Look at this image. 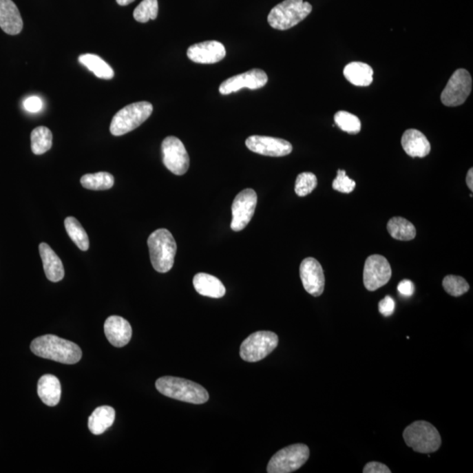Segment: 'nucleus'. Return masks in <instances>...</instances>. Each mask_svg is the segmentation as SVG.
<instances>
[{
	"instance_id": "5701e85b",
	"label": "nucleus",
	"mask_w": 473,
	"mask_h": 473,
	"mask_svg": "<svg viewBox=\"0 0 473 473\" xmlns=\"http://www.w3.org/2000/svg\"><path fill=\"white\" fill-rule=\"evenodd\" d=\"M344 76L353 85L369 86L372 83L373 70L365 63L353 62L344 67Z\"/></svg>"
},
{
	"instance_id": "c756f323",
	"label": "nucleus",
	"mask_w": 473,
	"mask_h": 473,
	"mask_svg": "<svg viewBox=\"0 0 473 473\" xmlns=\"http://www.w3.org/2000/svg\"><path fill=\"white\" fill-rule=\"evenodd\" d=\"M335 123L341 130L350 134H359L361 130V122L357 116L350 112L340 111L334 116Z\"/></svg>"
},
{
	"instance_id": "b1692460",
	"label": "nucleus",
	"mask_w": 473,
	"mask_h": 473,
	"mask_svg": "<svg viewBox=\"0 0 473 473\" xmlns=\"http://www.w3.org/2000/svg\"><path fill=\"white\" fill-rule=\"evenodd\" d=\"M115 410L110 406L96 408L88 421L90 431L94 435H101L112 427L115 420Z\"/></svg>"
},
{
	"instance_id": "1a4fd4ad",
	"label": "nucleus",
	"mask_w": 473,
	"mask_h": 473,
	"mask_svg": "<svg viewBox=\"0 0 473 473\" xmlns=\"http://www.w3.org/2000/svg\"><path fill=\"white\" fill-rule=\"evenodd\" d=\"M472 80L467 70H456L441 94V101L450 107L464 104L472 92Z\"/></svg>"
},
{
	"instance_id": "dca6fc26",
	"label": "nucleus",
	"mask_w": 473,
	"mask_h": 473,
	"mask_svg": "<svg viewBox=\"0 0 473 473\" xmlns=\"http://www.w3.org/2000/svg\"><path fill=\"white\" fill-rule=\"evenodd\" d=\"M227 54L223 44L217 41H208L192 45L187 51V56L196 63L213 64L220 62Z\"/></svg>"
},
{
	"instance_id": "9d476101",
	"label": "nucleus",
	"mask_w": 473,
	"mask_h": 473,
	"mask_svg": "<svg viewBox=\"0 0 473 473\" xmlns=\"http://www.w3.org/2000/svg\"><path fill=\"white\" fill-rule=\"evenodd\" d=\"M163 164L170 172L183 176L189 167V156L185 145L178 138L167 137L162 144Z\"/></svg>"
},
{
	"instance_id": "393cba45",
	"label": "nucleus",
	"mask_w": 473,
	"mask_h": 473,
	"mask_svg": "<svg viewBox=\"0 0 473 473\" xmlns=\"http://www.w3.org/2000/svg\"><path fill=\"white\" fill-rule=\"evenodd\" d=\"M79 63L91 70L98 78L110 80L114 78V72L101 57L92 54H82L78 58Z\"/></svg>"
},
{
	"instance_id": "f8f14e48",
	"label": "nucleus",
	"mask_w": 473,
	"mask_h": 473,
	"mask_svg": "<svg viewBox=\"0 0 473 473\" xmlns=\"http://www.w3.org/2000/svg\"><path fill=\"white\" fill-rule=\"evenodd\" d=\"M257 201L256 192L252 189H244L236 196L231 206V230L240 231L246 227L255 212Z\"/></svg>"
},
{
	"instance_id": "7ed1b4c3",
	"label": "nucleus",
	"mask_w": 473,
	"mask_h": 473,
	"mask_svg": "<svg viewBox=\"0 0 473 473\" xmlns=\"http://www.w3.org/2000/svg\"><path fill=\"white\" fill-rule=\"evenodd\" d=\"M150 260L153 268L159 273H167L175 263L177 246L169 230L158 229L147 240Z\"/></svg>"
},
{
	"instance_id": "c9c22d12",
	"label": "nucleus",
	"mask_w": 473,
	"mask_h": 473,
	"mask_svg": "<svg viewBox=\"0 0 473 473\" xmlns=\"http://www.w3.org/2000/svg\"><path fill=\"white\" fill-rule=\"evenodd\" d=\"M24 107L29 112H38L43 108V101L39 96H30L24 101Z\"/></svg>"
},
{
	"instance_id": "ddd939ff",
	"label": "nucleus",
	"mask_w": 473,
	"mask_h": 473,
	"mask_svg": "<svg viewBox=\"0 0 473 473\" xmlns=\"http://www.w3.org/2000/svg\"><path fill=\"white\" fill-rule=\"evenodd\" d=\"M268 81L269 77L265 72L253 69L225 80L220 86V92L222 95H229L244 88L258 90L265 86Z\"/></svg>"
},
{
	"instance_id": "20e7f679",
	"label": "nucleus",
	"mask_w": 473,
	"mask_h": 473,
	"mask_svg": "<svg viewBox=\"0 0 473 473\" xmlns=\"http://www.w3.org/2000/svg\"><path fill=\"white\" fill-rule=\"evenodd\" d=\"M312 6L304 0H284L270 11L268 21L273 28L288 30L306 19Z\"/></svg>"
},
{
	"instance_id": "2eb2a0df",
	"label": "nucleus",
	"mask_w": 473,
	"mask_h": 473,
	"mask_svg": "<svg viewBox=\"0 0 473 473\" xmlns=\"http://www.w3.org/2000/svg\"><path fill=\"white\" fill-rule=\"evenodd\" d=\"M300 277L305 291L313 297H320L324 291L325 278L323 268L318 260L308 257L300 265Z\"/></svg>"
},
{
	"instance_id": "58836bf2",
	"label": "nucleus",
	"mask_w": 473,
	"mask_h": 473,
	"mask_svg": "<svg viewBox=\"0 0 473 473\" xmlns=\"http://www.w3.org/2000/svg\"><path fill=\"white\" fill-rule=\"evenodd\" d=\"M466 185H467L468 188L471 189V191H473V169H469V171L467 173V176H466Z\"/></svg>"
},
{
	"instance_id": "39448f33",
	"label": "nucleus",
	"mask_w": 473,
	"mask_h": 473,
	"mask_svg": "<svg viewBox=\"0 0 473 473\" xmlns=\"http://www.w3.org/2000/svg\"><path fill=\"white\" fill-rule=\"evenodd\" d=\"M403 439L408 446L423 454L436 452L442 443L439 430L425 421H414L408 426Z\"/></svg>"
},
{
	"instance_id": "423d86ee",
	"label": "nucleus",
	"mask_w": 473,
	"mask_h": 473,
	"mask_svg": "<svg viewBox=\"0 0 473 473\" xmlns=\"http://www.w3.org/2000/svg\"><path fill=\"white\" fill-rule=\"evenodd\" d=\"M152 104L147 101L134 103L118 111L112 118L110 131L114 136H121L136 129L152 114Z\"/></svg>"
},
{
	"instance_id": "0eeeda50",
	"label": "nucleus",
	"mask_w": 473,
	"mask_h": 473,
	"mask_svg": "<svg viewBox=\"0 0 473 473\" xmlns=\"http://www.w3.org/2000/svg\"><path fill=\"white\" fill-rule=\"evenodd\" d=\"M310 458V449L302 443L286 447L270 459L269 473H291L297 471Z\"/></svg>"
},
{
	"instance_id": "2f4dec72",
	"label": "nucleus",
	"mask_w": 473,
	"mask_h": 473,
	"mask_svg": "<svg viewBox=\"0 0 473 473\" xmlns=\"http://www.w3.org/2000/svg\"><path fill=\"white\" fill-rule=\"evenodd\" d=\"M443 287L449 295L459 297L468 292L470 286L463 277L456 275H447L443 281Z\"/></svg>"
},
{
	"instance_id": "4468645a",
	"label": "nucleus",
	"mask_w": 473,
	"mask_h": 473,
	"mask_svg": "<svg viewBox=\"0 0 473 473\" xmlns=\"http://www.w3.org/2000/svg\"><path fill=\"white\" fill-rule=\"evenodd\" d=\"M246 146L253 153L271 157L288 156L293 150L291 143L287 140L260 135H253L247 138Z\"/></svg>"
},
{
	"instance_id": "e433bc0d",
	"label": "nucleus",
	"mask_w": 473,
	"mask_h": 473,
	"mask_svg": "<svg viewBox=\"0 0 473 473\" xmlns=\"http://www.w3.org/2000/svg\"><path fill=\"white\" fill-rule=\"evenodd\" d=\"M364 473H391L387 465L379 462H369L363 469Z\"/></svg>"
},
{
	"instance_id": "f257e3e1",
	"label": "nucleus",
	"mask_w": 473,
	"mask_h": 473,
	"mask_svg": "<svg viewBox=\"0 0 473 473\" xmlns=\"http://www.w3.org/2000/svg\"><path fill=\"white\" fill-rule=\"evenodd\" d=\"M30 348L35 355L54 361L72 365L82 358L81 348L72 341L54 335H44L33 340Z\"/></svg>"
},
{
	"instance_id": "cd10ccee",
	"label": "nucleus",
	"mask_w": 473,
	"mask_h": 473,
	"mask_svg": "<svg viewBox=\"0 0 473 473\" xmlns=\"http://www.w3.org/2000/svg\"><path fill=\"white\" fill-rule=\"evenodd\" d=\"M53 135L46 127L35 128L31 133V149L34 154L41 156L52 147Z\"/></svg>"
},
{
	"instance_id": "72a5a7b5",
	"label": "nucleus",
	"mask_w": 473,
	"mask_h": 473,
	"mask_svg": "<svg viewBox=\"0 0 473 473\" xmlns=\"http://www.w3.org/2000/svg\"><path fill=\"white\" fill-rule=\"evenodd\" d=\"M333 187L335 191L344 193V194H350L355 189L356 182L346 176V172L344 170L339 169L337 170V176L333 182Z\"/></svg>"
},
{
	"instance_id": "f03ea898",
	"label": "nucleus",
	"mask_w": 473,
	"mask_h": 473,
	"mask_svg": "<svg viewBox=\"0 0 473 473\" xmlns=\"http://www.w3.org/2000/svg\"><path fill=\"white\" fill-rule=\"evenodd\" d=\"M156 387L167 397L192 404H204L210 397L201 385L182 378L165 376L157 379Z\"/></svg>"
},
{
	"instance_id": "412c9836",
	"label": "nucleus",
	"mask_w": 473,
	"mask_h": 473,
	"mask_svg": "<svg viewBox=\"0 0 473 473\" xmlns=\"http://www.w3.org/2000/svg\"><path fill=\"white\" fill-rule=\"evenodd\" d=\"M37 392L39 397L47 406H56L62 395L59 379L52 375H43L39 379Z\"/></svg>"
},
{
	"instance_id": "a878e982",
	"label": "nucleus",
	"mask_w": 473,
	"mask_h": 473,
	"mask_svg": "<svg viewBox=\"0 0 473 473\" xmlns=\"http://www.w3.org/2000/svg\"><path fill=\"white\" fill-rule=\"evenodd\" d=\"M388 231L392 238L401 241H408L416 238L417 230L414 224L401 217L392 218L388 223Z\"/></svg>"
},
{
	"instance_id": "bb28decb",
	"label": "nucleus",
	"mask_w": 473,
	"mask_h": 473,
	"mask_svg": "<svg viewBox=\"0 0 473 473\" xmlns=\"http://www.w3.org/2000/svg\"><path fill=\"white\" fill-rule=\"evenodd\" d=\"M81 185L83 188L91 191H106L114 185V177L107 172L87 174L82 177Z\"/></svg>"
},
{
	"instance_id": "aec40b11",
	"label": "nucleus",
	"mask_w": 473,
	"mask_h": 473,
	"mask_svg": "<svg viewBox=\"0 0 473 473\" xmlns=\"http://www.w3.org/2000/svg\"><path fill=\"white\" fill-rule=\"evenodd\" d=\"M39 250H40L47 278L53 282L62 281L65 273L62 260L47 243H41L39 246Z\"/></svg>"
},
{
	"instance_id": "4be33fe9",
	"label": "nucleus",
	"mask_w": 473,
	"mask_h": 473,
	"mask_svg": "<svg viewBox=\"0 0 473 473\" xmlns=\"http://www.w3.org/2000/svg\"><path fill=\"white\" fill-rule=\"evenodd\" d=\"M196 292L204 297L221 298L225 295V288L220 279L209 273H199L193 279Z\"/></svg>"
},
{
	"instance_id": "c85d7f7f",
	"label": "nucleus",
	"mask_w": 473,
	"mask_h": 473,
	"mask_svg": "<svg viewBox=\"0 0 473 473\" xmlns=\"http://www.w3.org/2000/svg\"><path fill=\"white\" fill-rule=\"evenodd\" d=\"M67 233L80 250L87 251L90 249L88 234L86 233L82 224L74 217H67L64 221Z\"/></svg>"
},
{
	"instance_id": "7c9ffc66",
	"label": "nucleus",
	"mask_w": 473,
	"mask_h": 473,
	"mask_svg": "<svg viewBox=\"0 0 473 473\" xmlns=\"http://www.w3.org/2000/svg\"><path fill=\"white\" fill-rule=\"evenodd\" d=\"M159 11L158 0H143L139 6L135 8L134 18L135 21L140 23H147L150 19H156Z\"/></svg>"
},
{
	"instance_id": "ea45409f",
	"label": "nucleus",
	"mask_w": 473,
	"mask_h": 473,
	"mask_svg": "<svg viewBox=\"0 0 473 473\" xmlns=\"http://www.w3.org/2000/svg\"><path fill=\"white\" fill-rule=\"evenodd\" d=\"M118 4L122 6H127L135 1V0H116Z\"/></svg>"
},
{
	"instance_id": "f3484780",
	"label": "nucleus",
	"mask_w": 473,
	"mask_h": 473,
	"mask_svg": "<svg viewBox=\"0 0 473 473\" xmlns=\"http://www.w3.org/2000/svg\"><path fill=\"white\" fill-rule=\"evenodd\" d=\"M105 333L109 342L115 347H123L130 342L133 330L129 322L118 315H112L105 323Z\"/></svg>"
},
{
	"instance_id": "9b49d317",
	"label": "nucleus",
	"mask_w": 473,
	"mask_h": 473,
	"mask_svg": "<svg viewBox=\"0 0 473 473\" xmlns=\"http://www.w3.org/2000/svg\"><path fill=\"white\" fill-rule=\"evenodd\" d=\"M392 269L384 256L375 254L369 256L364 266L363 282L368 291H375L390 281Z\"/></svg>"
},
{
	"instance_id": "4c0bfd02",
	"label": "nucleus",
	"mask_w": 473,
	"mask_h": 473,
	"mask_svg": "<svg viewBox=\"0 0 473 473\" xmlns=\"http://www.w3.org/2000/svg\"><path fill=\"white\" fill-rule=\"evenodd\" d=\"M398 291L403 297H410L414 293V285L410 280H403L398 284Z\"/></svg>"
},
{
	"instance_id": "6ab92c4d",
	"label": "nucleus",
	"mask_w": 473,
	"mask_h": 473,
	"mask_svg": "<svg viewBox=\"0 0 473 473\" xmlns=\"http://www.w3.org/2000/svg\"><path fill=\"white\" fill-rule=\"evenodd\" d=\"M405 153L413 158L426 157L430 153V143L425 135L417 129H408L401 138Z\"/></svg>"
},
{
	"instance_id": "a211bd4d",
	"label": "nucleus",
	"mask_w": 473,
	"mask_h": 473,
	"mask_svg": "<svg viewBox=\"0 0 473 473\" xmlns=\"http://www.w3.org/2000/svg\"><path fill=\"white\" fill-rule=\"evenodd\" d=\"M0 28L10 35L19 34L23 28L21 12L12 0H0Z\"/></svg>"
},
{
	"instance_id": "f704fd0d",
	"label": "nucleus",
	"mask_w": 473,
	"mask_h": 473,
	"mask_svg": "<svg viewBox=\"0 0 473 473\" xmlns=\"http://www.w3.org/2000/svg\"><path fill=\"white\" fill-rule=\"evenodd\" d=\"M395 308V300L389 295L379 302V311L384 317H390L394 314Z\"/></svg>"
},
{
	"instance_id": "6e6552de",
	"label": "nucleus",
	"mask_w": 473,
	"mask_h": 473,
	"mask_svg": "<svg viewBox=\"0 0 473 473\" xmlns=\"http://www.w3.org/2000/svg\"><path fill=\"white\" fill-rule=\"evenodd\" d=\"M278 343L277 335L272 331H257L241 344V359L246 362H258L268 357L277 347Z\"/></svg>"
},
{
	"instance_id": "473e14b6",
	"label": "nucleus",
	"mask_w": 473,
	"mask_h": 473,
	"mask_svg": "<svg viewBox=\"0 0 473 473\" xmlns=\"http://www.w3.org/2000/svg\"><path fill=\"white\" fill-rule=\"evenodd\" d=\"M317 186V178L313 173L304 172L299 174L295 181V191L299 196L310 195Z\"/></svg>"
}]
</instances>
